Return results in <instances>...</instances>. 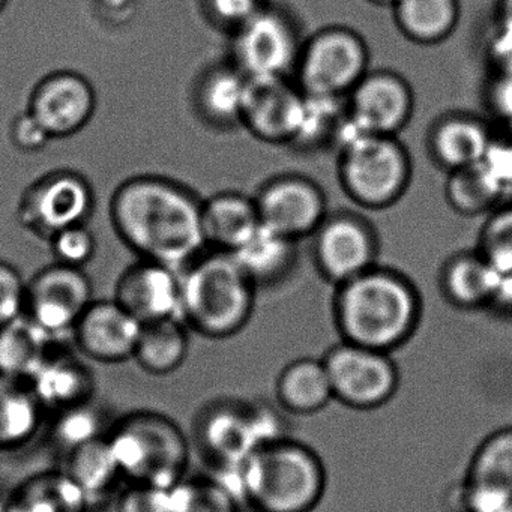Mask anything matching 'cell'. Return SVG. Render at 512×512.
Returning a JSON list of instances; mask_svg holds the SVG:
<instances>
[{
    "instance_id": "obj_10",
    "label": "cell",
    "mask_w": 512,
    "mask_h": 512,
    "mask_svg": "<svg viewBox=\"0 0 512 512\" xmlns=\"http://www.w3.org/2000/svg\"><path fill=\"white\" fill-rule=\"evenodd\" d=\"M94 206V190L88 179L71 170H58L26 188L17 218L26 232L50 241L62 230L86 224Z\"/></svg>"
},
{
    "instance_id": "obj_11",
    "label": "cell",
    "mask_w": 512,
    "mask_h": 512,
    "mask_svg": "<svg viewBox=\"0 0 512 512\" xmlns=\"http://www.w3.org/2000/svg\"><path fill=\"white\" fill-rule=\"evenodd\" d=\"M83 269L53 265L41 269L26 289L25 314L56 341L71 337L80 317L95 301Z\"/></svg>"
},
{
    "instance_id": "obj_8",
    "label": "cell",
    "mask_w": 512,
    "mask_h": 512,
    "mask_svg": "<svg viewBox=\"0 0 512 512\" xmlns=\"http://www.w3.org/2000/svg\"><path fill=\"white\" fill-rule=\"evenodd\" d=\"M368 49L344 28L323 29L301 49L298 86L310 97L347 98L368 73Z\"/></svg>"
},
{
    "instance_id": "obj_4",
    "label": "cell",
    "mask_w": 512,
    "mask_h": 512,
    "mask_svg": "<svg viewBox=\"0 0 512 512\" xmlns=\"http://www.w3.org/2000/svg\"><path fill=\"white\" fill-rule=\"evenodd\" d=\"M254 290L232 254L202 253L181 271L179 317L200 337L226 340L250 322Z\"/></svg>"
},
{
    "instance_id": "obj_12",
    "label": "cell",
    "mask_w": 512,
    "mask_h": 512,
    "mask_svg": "<svg viewBox=\"0 0 512 512\" xmlns=\"http://www.w3.org/2000/svg\"><path fill=\"white\" fill-rule=\"evenodd\" d=\"M232 49L233 67L247 79H271L296 67L302 47L284 17L262 10L236 31Z\"/></svg>"
},
{
    "instance_id": "obj_28",
    "label": "cell",
    "mask_w": 512,
    "mask_h": 512,
    "mask_svg": "<svg viewBox=\"0 0 512 512\" xmlns=\"http://www.w3.org/2000/svg\"><path fill=\"white\" fill-rule=\"evenodd\" d=\"M499 281V272L478 251L460 254L443 269V295L461 310L491 307Z\"/></svg>"
},
{
    "instance_id": "obj_21",
    "label": "cell",
    "mask_w": 512,
    "mask_h": 512,
    "mask_svg": "<svg viewBox=\"0 0 512 512\" xmlns=\"http://www.w3.org/2000/svg\"><path fill=\"white\" fill-rule=\"evenodd\" d=\"M260 224L256 200L242 194L221 193L203 203V236L211 250L235 253Z\"/></svg>"
},
{
    "instance_id": "obj_42",
    "label": "cell",
    "mask_w": 512,
    "mask_h": 512,
    "mask_svg": "<svg viewBox=\"0 0 512 512\" xmlns=\"http://www.w3.org/2000/svg\"><path fill=\"white\" fill-rule=\"evenodd\" d=\"M116 512H170V488L127 485L119 494Z\"/></svg>"
},
{
    "instance_id": "obj_14",
    "label": "cell",
    "mask_w": 512,
    "mask_h": 512,
    "mask_svg": "<svg viewBox=\"0 0 512 512\" xmlns=\"http://www.w3.org/2000/svg\"><path fill=\"white\" fill-rule=\"evenodd\" d=\"M256 206L263 226L295 242L316 233L326 220V199L320 188L296 176L269 182Z\"/></svg>"
},
{
    "instance_id": "obj_26",
    "label": "cell",
    "mask_w": 512,
    "mask_h": 512,
    "mask_svg": "<svg viewBox=\"0 0 512 512\" xmlns=\"http://www.w3.org/2000/svg\"><path fill=\"white\" fill-rule=\"evenodd\" d=\"M275 391L280 406L293 415H314L334 400L322 359L301 358L290 362L278 376Z\"/></svg>"
},
{
    "instance_id": "obj_39",
    "label": "cell",
    "mask_w": 512,
    "mask_h": 512,
    "mask_svg": "<svg viewBox=\"0 0 512 512\" xmlns=\"http://www.w3.org/2000/svg\"><path fill=\"white\" fill-rule=\"evenodd\" d=\"M55 263L83 269L97 253V239L86 224L62 230L50 239Z\"/></svg>"
},
{
    "instance_id": "obj_35",
    "label": "cell",
    "mask_w": 512,
    "mask_h": 512,
    "mask_svg": "<svg viewBox=\"0 0 512 512\" xmlns=\"http://www.w3.org/2000/svg\"><path fill=\"white\" fill-rule=\"evenodd\" d=\"M242 503L226 481L214 476H185L170 488V512H241Z\"/></svg>"
},
{
    "instance_id": "obj_30",
    "label": "cell",
    "mask_w": 512,
    "mask_h": 512,
    "mask_svg": "<svg viewBox=\"0 0 512 512\" xmlns=\"http://www.w3.org/2000/svg\"><path fill=\"white\" fill-rule=\"evenodd\" d=\"M188 350L187 325L173 317L142 326L133 359L151 376H169L184 365Z\"/></svg>"
},
{
    "instance_id": "obj_34",
    "label": "cell",
    "mask_w": 512,
    "mask_h": 512,
    "mask_svg": "<svg viewBox=\"0 0 512 512\" xmlns=\"http://www.w3.org/2000/svg\"><path fill=\"white\" fill-rule=\"evenodd\" d=\"M506 196L505 190L485 169L484 164L449 172L446 182V199L458 214L473 215L494 211L500 200Z\"/></svg>"
},
{
    "instance_id": "obj_41",
    "label": "cell",
    "mask_w": 512,
    "mask_h": 512,
    "mask_svg": "<svg viewBox=\"0 0 512 512\" xmlns=\"http://www.w3.org/2000/svg\"><path fill=\"white\" fill-rule=\"evenodd\" d=\"M28 283L10 263L0 260V328L25 314Z\"/></svg>"
},
{
    "instance_id": "obj_20",
    "label": "cell",
    "mask_w": 512,
    "mask_h": 512,
    "mask_svg": "<svg viewBox=\"0 0 512 512\" xmlns=\"http://www.w3.org/2000/svg\"><path fill=\"white\" fill-rule=\"evenodd\" d=\"M28 382L43 409L52 415L95 400L94 373L79 356L58 346Z\"/></svg>"
},
{
    "instance_id": "obj_22",
    "label": "cell",
    "mask_w": 512,
    "mask_h": 512,
    "mask_svg": "<svg viewBox=\"0 0 512 512\" xmlns=\"http://www.w3.org/2000/svg\"><path fill=\"white\" fill-rule=\"evenodd\" d=\"M493 130L481 119L452 115L440 119L430 134V151L436 163L448 172L484 160Z\"/></svg>"
},
{
    "instance_id": "obj_36",
    "label": "cell",
    "mask_w": 512,
    "mask_h": 512,
    "mask_svg": "<svg viewBox=\"0 0 512 512\" xmlns=\"http://www.w3.org/2000/svg\"><path fill=\"white\" fill-rule=\"evenodd\" d=\"M110 427H107L106 416L100 407L95 406L94 401L80 404L53 413L52 425H50V437L53 445L61 452L62 457L68 452L107 436Z\"/></svg>"
},
{
    "instance_id": "obj_2",
    "label": "cell",
    "mask_w": 512,
    "mask_h": 512,
    "mask_svg": "<svg viewBox=\"0 0 512 512\" xmlns=\"http://www.w3.org/2000/svg\"><path fill=\"white\" fill-rule=\"evenodd\" d=\"M334 319L343 341L391 353L418 329L421 299L403 275L373 266L338 286Z\"/></svg>"
},
{
    "instance_id": "obj_45",
    "label": "cell",
    "mask_w": 512,
    "mask_h": 512,
    "mask_svg": "<svg viewBox=\"0 0 512 512\" xmlns=\"http://www.w3.org/2000/svg\"><path fill=\"white\" fill-rule=\"evenodd\" d=\"M209 10L221 25L238 31L242 25L262 11L259 0H209Z\"/></svg>"
},
{
    "instance_id": "obj_17",
    "label": "cell",
    "mask_w": 512,
    "mask_h": 512,
    "mask_svg": "<svg viewBox=\"0 0 512 512\" xmlns=\"http://www.w3.org/2000/svg\"><path fill=\"white\" fill-rule=\"evenodd\" d=\"M113 299L142 326L179 317L181 272L139 259L119 277Z\"/></svg>"
},
{
    "instance_id": "obj_46",
    "label": "cell",
    "mask_w": 512,
    "mask_h": 512,
    "mask_svg": "<svg viewBox=\"0 0 512 512\" xmlns=\"http://www.w3.org/2000/svg\"><path fill=\"white\" fill-rule=\"evenodd\" d=\"M488 104L500 122L512 124V73L493 77L488 89Z\"/></svg>"
},
{
    "instance_id": "obj_43",
    "label": "cell",
    "mask_w": 512,
    "mask_h": 512,
    "mask_svg": "<svg viewBox=\"0 0 512 512\" xmlns=\"http://www.w3.org/2000/svg\"><path fill=\"white\" fill-rule=\"evenodd\" d=\"M10 139L14 148L23 154H38L53 140L46 128L28 110L11 122Z\"/></svg>"
},
{
    "instance_id": "obj_31",
    "label": "cell",
    "mask_w": 512,
    "mask_h": 512,
    "mask_svg": "<svg viewBox=\"0 0 512 512\" xmlns=\"http://www.w3.org/2000/svg\"><path fill=\"white\" fill-rule=\"evenodd\" d=\"M248 79L235 67L214 68L200 79L196 104L200 115L218 127L238 124L242 119Z\"/></svg>"
},
{
    "instance_id": "obj_44",
    "label": "cell",
    "mask_w": 512,
    "mask_h": 512,
    "mask_svg": "<svg viewBox=\"0 0 512 512\" xmlns=\"http://www.w3.org/2000/svg\"><path fill=\"white\" fill-rule=\"evenodd\" d=\"M487 59L496 74L512 73V22L499 17L496 28L487 41Z\"/></svg>"
},
{
    "instance_id": "obj_25",
    "label": "cell",
    "mask_w": 512,
    "mask_h": 512,
    "mask_svg": "<svg viewBox=\"0 0 512 512\" xmlns=\"http://www.w3.org/2000/svg\"><path fill=\"white\" fill-rule=\"evenodd\" d=\"M62 460L64 466L61 470H64L71 481L85 493L92 508L97 503L109 499L119 484L124 482L107 436L68 452Z\"/></svg>"
},
{
    "instance_id": "obj_9",
    "label": "cell",
    "mask_w": 512,
    "mask_h": 512,
    "mask_svg": "<svg viewBox=\"0 0 512 512\" xmlns=\"http://www.w3.org/2000/svg\"><path fill=\"white\" fill-rule=\"evenodd\" d=\"M334 400L355 410L385 406L400 385V373L391 353L341 341L322 358Z\"/></svg>"
},
{
    "instance_id": "obj_3",
    "label": "cell",
    "mask_w": 512,
    "mask_h": 512,
    "mask_svg": "<svg viewBox=\"0 0 512 512\" xmlns=\"http://www.w3.org/2000/svg\"><path fill=\"white\" fill-rule=\"evenodd\" d=\"M254 512H313L326 491L322 458L305 443L280 437L254 451L238 469L217 472Z\"/></svg>"
},
{
    "instance_id": "obj_40",
    "label": "cell",
    "mask_w": 512,
    "mask_h": 512,
    "mask_svg": "<svg viewBox=\"0 0 512 512\" xmlns=\"http://www.w3.org/2000/svg\"><path fill=\"white\" fill-rule=\"evenodd\" d=\"M482 164L506 194L512 191V124L502 122L493 130Z\"/></svg>"
},
{
    "instance_id": "obj_47",
    "label": "cell",
    "mask_w": 512,
    "mask_h": 512,
    "mask_svg": "<svg viewBox=\"0 0 512 512\" xmlns=\"http://www.w3.org/2000/svg\"><path fill=\"white\" fill-rule=\"evenodd\" d=\"M499 17L512 22V0H500Z\"/></svg>"
},
{
    "instance_id": "obj_49",
    "label": "cell",
    "mask_w": 512,
    "mask_h": 512,
    "mask_svg": "<svg viewBox=\"0 0 512 512\" xmlns=\"http://www.w3.org/2000/svg\"><path fill=\"white\" fill-rule=\"evenodd\" d=\"M374 2H377V4H391V5H395V4H397L398 0H374Z\"/></svg>"
},
{
    "instance_id": "obj_6",
    "label": "cell",
    "mask_w": 512,
    "mask_h": 512,
    "mask_svg": "<svg viewBox=\"0 0 512 512\" xmlns=\"http://www.w3.org/2000/svg\"><path fill=\"white\" fill-rule=\"evenodd\" d=\"M338 149L341 184L358 205L388 208L407 190L409 155L395 136L362 133L353 125Z\"/></svg>"
},
{
    "instance_id": "obj_16",
    "label": "cell",
    "mask_w": 512,
    "mask_h": 512,
    "mask_svg": "<svg viewBox=\"0 0 512 512\" xmlns=\"http://www.w3.org/2000/svg\"><path fill=\"white\" fill-rule=\"evenodd\" d=\"M349 118L362 133L395 136L413 113L409 85L389 71L367 73L347 95Z\"/></svg>"
},
{
    "instance_id": "obj_19",
    "label": "cell",
    "mask_w": 512,
    "mask_h": 512,
    "mask_svg": "<svg viewBox=\"0 0 512 512\" xmlns=\"http://www.w3.org/2000/svg\"><path fill=\"white\" fill-rule=\"evenodd\" d=\"M142 325L115 299L94 301L83 313L71 338L82 355L100 364L134 358Z\"/></svg>"
},
{
    "instance_id": "obj_15",
    "label": "cell",
    "mask_w": 512,
    "mask_h": 512,
    "mask_svg": "<svg viewBox=\"0 0 512 512\" xmlns=\"http://www.w3.org/2000/svg\"><path fill=\"white\" fill-rule=\"evenodd\" d=\"M305 94L287 77L248 79L241 124L257 139L293 143L304 116Z\"/></svg>"
},
{
    "instance_id": "obj_18",
    "label": "cell",
    "mask_w": 512,
    "mask_h": 512,
    "mask_svg": "<svg viewBox=\"0 0 512 512\" xmlns=\"http://www.w3.org/2000/svg\"><path fill=\"white\" fill-rule=\"evenodd\" d=\"M314 235L317 266L337 287L376 266V238L364 221L349 215L326 218Z\"/></svg>"
},
{
    "instance_id": "obj_50",
    "label": "cell",
    "mask_w": 512,
    "mask_h": 512,
    "mask_svg": "<svg viewBox=\"0 0 512 512\" xmlns=\"http://www.w3.org/2000/svg\"><path fill=\"white\" fill-rule=\"evenodd\" d=\"M8 0H0V13L4 10L5 5H7Z\"/></svg>"
},
{
    "instance_id": "obj_29",
    "label": "cell",
    "mask_w": 512,
    "mask_h": 512,
    "mask_svg": "<svg viewBox=\"0 0 512 512\" xmlns=\"http://www.w3.org/2000/svg\"><path fill=\"white\" fill-rule=\"evenodd\" d=\"M296 242L260 224L259 229L232 256L254 286L274 284L295 263Z\"/></svg>"
},
{
    "instance_id": "obj_27",
    "label": "cell",
    "mask_w": 512,
    "mask_h": 512,
    "mask_svg": "<svg viewBox=\"0 0 512 512\" xmlns=\"http://www.w3.org/2000/svg\"><path fill=\"white\" fill-rule=\"evenodd\" d=\"M59 343L23 314L0 328V374L31 379Z\"/></svg>"
},
{
    "instance_id": "obj_38",
    "label": "cell",
    "mask_w": 512,
    "mask_h": 512,
    "mask_svg": "<svg viewBox=\"0 0 512 512\" xmlns=\"http://www.w3.org/2000/svg\"><path fill=\"white\" fill-rule=\"evenodd\" d=\"M478 253L502 275H512V203L491 212L479 236Z\"/></svg>"
},
{
    "instance_id": "obj_32",
    "label": "cell",
    "mask_w": 512,
    "mask_h": 512,
    "mask_svg": "<svg viewBox=\"0 0 512 512\" xmlns=\"http://www.w3.org/2000/svg\"><path fill=\"white\" fill-rule=\"evenodd\" d=\"M395 11L401 32L413 43H440L457 25L455 0H398Z\"/></svg>"
},
{
    "instance_id": "obj_1",
    "label": "cell",
    "mask_w": 512,
    "mask_h": 512,
    "mask_svg": "<svg viewBox=\"0 0 512 512\" xmlns=\"http://www.w3.org/2000/svg\"><path fill=\"white\" fill-rule=\"evenodd\" d=\"M203 203L184 185L160 176L122 182L110 200V220L140 259L182 271L205 250Z\"/></svg>"
},
{
    "instance_id": "obj_23",
    "label": "cell",
    "mask_w": 512,
    "mask_h": 512,
    "mask_svg": "<svg viewBox=\"0 0 512 512\" xmlns=\"http://www.w3.org/2000/svg\"><path fill=\"white\" fill-rule=\"evenodd\" d=\"M44 415L28 380L0 374V452L29 445L40 433Z\"/></svg>"
},
{
    "instance_id": "obj_13",
    "label": "cell",
    "mask_w": 512,
    "mask_h": 512,
    "mask_svg": "<svg viewBox=\"0 0 512 512\" xmlns=\"http://www.w3.org/2000/svg\"><path fill=\"white\" fill-rule=\"evenodd\" d=\"M97 110V94L82 74L56 71L44 77L29 98L28 112L53 140L85 130Z\"/></svg>"
},
{
    "instance_id": "obj_7",
    "label": "cell",
    "mask_w": 512,
    "mask_h": 512,
    "mask_svg": "<svg viewBox=\"0 0 512 512\" xmlns=\"http://www.w3.org/2000/svg\"><path fill=\"white\" fill-rule=\"evenodd\" d=\"M280 437V419L272 410L242 401H215L194 421V445L217 472L238 469L254 451Z\"/></svg>"
},
{
    "instance_id": "obj_24",
    "label": "cell",
    "mask_w": 512,
    "mask_h": 512,
    "mask_svg": "<svg viewBox=\"0 0 512 512\" xmlns=\"http://www.w3.org/2000/svg\"><path fill=\"white\" fill-rule=\"evenodd\" d=\"M92 505L64 470L37 473L7 497V512H91Z\"/></svg>"
},
{
    "instance_id": "obj_5",
    "label": "cell",
    "mask_w": 512,
    "mask_h": 512,
    "mask_svg": "<svg viewBox=\"0 0 512 512\" xmlns=\"http://www.w3.org/2000/svg\"><path fill=\"white\" fill-rule=\"evenodd\" d=\"M107 437L127 485L172 488L187 476L190 440L164 413L134 410L113 422Z\"/></svg>"
},
{
    "instance_id": "obj_33",
    "label": "cell",
    "mask_w": 512,
    "mask_h": 512,
    "mask_svg": "<svg viewBox=\"0 0 512 512\" xmlns=\"http://www.w3.org/2000/svg\"><path fill=\"white\" fill-rule=\"evenodd\" d=\"M464 481L512 496V427L499 428L479 443Z\"/></svg>"
},
{
    "instance_id": "obj_51",
    "label": "cell",
    "mask_w": 512,
    "mask_h": 512,
    "mask_svg": "<svg viewBox=\"0 0 512 512\" xmlns=\"http://www.w3.org/2000/svg\"><path fill=\"white\" fill-rule=\"evenodd\" d=\"M506 512H512V505H511V506H509V509H508V511H506Z\"/></svg>"
},
{
    "instance_id": "obj_48",
    "label": "cell",
    "mask_w": 512,
    "mask_h": 512,
    "mask_svg": "<svg viewBox=\"0 0 512 512\" xmlns=\"http://www.w3.org/2000/svg\"><path fill=\"white\" fill-rule=\"evenodd\" d=\"M0 512H7V497L0 494Z\"/></svg>"
},
{
    "instance_id": "obj_37",
    "label": "cell",
    "mask_w": 512,
    "mask_h": 512,
    "mask_svg": "<svg viewBox=\"0 0 512 512\" xmlns=\"http://www.w3.org/2000/svg\"><path fill=\"white\" fill-rule=\"evenodd\" d=\"M349 121L347 98L310 97L305 95L304 116L295 142L302 146L335 145Z\"/></svg>"
}]
</instances>
